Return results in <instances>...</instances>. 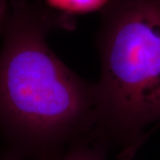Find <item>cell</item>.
Masks as SVG:
<instances>
[{
    "label": "cell",
    "instance_id": "1",
    "mask_svg": "<svg viewBox=\"0 0 160 160\" xmlns=\"http://www.w3.org/2000/svg\"><path fill=\"white\" fill-rule=\"evenodd\" d=\"M72 16L27 0H0V132L18 160H52L92 139L95 83L81 78L49 47L53 29H72Z\"/></svg>",
    "mask_w": 160,
    "mask_h": 160
},
{
    "label": "cell",
    "instance_id": "2",
    "mask_svg": "<svg viewBox=\"0 0 160 160\" xmlns=\"http://www.w3.org/2000/svg\"><path fill=\"white\" fill-rule=\"evenodd\" d=\"M102 11L93 139L130 153L160 124V0H112Z\"/></svg>",
    "mask_w": 160,
    "mask_h": 160
},
{
    "label": "cell",
    "instance_id": "3",
    "mask_svg": "<svg viewBox=\"0 0 160 160\" xmlns=\"http://www.w3.org/2000/svg\"><path fill=\"white\" fill-rule=\"evenodd\" d=\"M107 147L95 140H82L52 160H105Z\"/></svg>",
    "mask_w": 160,
    "mask_h": 160
},
{
    "label": "cell",
    "instance_id": "4",
    "mask_svg": "<svg viewBox=\"0 0 160 160\" xmlns=\"http://www.w3.org/2000/svg\"><path fill=\"white\" fill-rule=\"evenodd\" d=\"M112 0H45L46 6L52 11L73 16L102 10Z\"/></svg>",
    "mask_w": 160,
    "mask_h": 160
},
{
    "label": "cell",
    "instance_id": "5",
    "mask_svg": "<svg viewBox=\"0 0 160 160\" xmlns=\"http://www.w3.org/2000/svg\"><path fill=\"white\" fill-rule=\"evenodd\" d=\"M0 160H18L15 158H13L12 155H10L7 151L5 153L0 152Z\"/></svg>",
    "mask_w": 160,
    "mask_h": 160
}]
</instances>
